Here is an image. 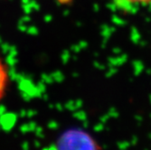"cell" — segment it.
Returning a JSON list of instances; mask_svg holds the SVG:
<instances>
[{"label":"cell","mask_w":151,"mask_h":150,"mask_svg":"<svg viewBox=\"0 0 151 150\" xmlns=\"http://www.w3.org/2000/svg\"><path fill=\"white\" fill-rule=\"evenodd\" d=\"M131 5H151V0H123Z\"/></svg>","instance_id":"2"},{"label":"cell","mask_w":151,"mask_h":150,"mask_svg":"<svg viewBox=\"0 0 151 150\" xmlns=\"http://www.w3.org/2000/svg\"><path fill=\"white\" fill-rule=\"evenodd\" d=\"M9 69L3 58L0 57V101L3 100L6 93L9 85Z\"/></svg>","instance_id":"1"}]
</instances>
